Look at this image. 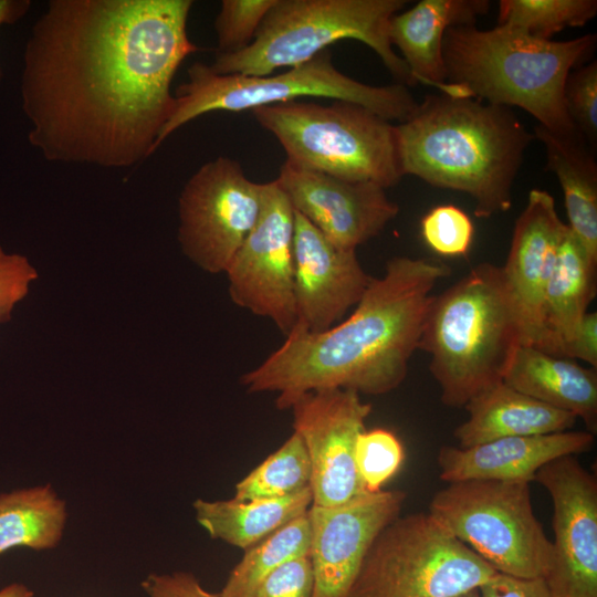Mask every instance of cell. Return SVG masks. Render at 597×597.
<instances>
[{
	"mask_svg": "<svg viewBox=\"0 0 597 597\" xmlns=\"http://www.w3.org/2000/svg\"><path fill=\"white\" fill-rule=\"evenodd\" d=\"M191 0H50L21 74L28 139L54 163L135 167L155 153L175 105L171 84L199 51Z\"/></svg>",
	"mask_w": 597,
	"mask_h": 597,
	"instance_id": "6da1fadb",
	"label": "cell"
},
{
	"mask_svg": "<svg viewBox=\"0 0 597 597\" xmlns=\"http://www.w3.org/2000/svg\"><path fill=\"white\" fill-rule=\"evenodd\" d=\"M450 272L431 259H390L349 317L321 333L294 326L241 384L249 392L273 391L277 398L333 388L373 396L396 389L418 349L431 291Z\"/></svg>",
	"mask_w": 597,
	"mask_h": 597,
	"instance_id": "7a4b0ae2",
	"label": "cell"
},
{
	"mask_svg": "<svg viewBox=\"0 0 597 597\" xmlns=\"http://www.w3.org/2000/svg\"><path fill=\"white\" fill-rule=\"evenodd\" d=\"M404 175L469 195L474 214L512 206V188L534 135L510 107L429 94L396 125Z\"/></svg>",
	"mask_w": 597,
	"mask_h": 597,
	"instance_id": "3957f363",
	"label": "cell"
},
{
	"mask_svg": "<svg viewBox=\"0 0 597 597\" xmlns=\"http://www.w3.org/2000/svg\"><path fill=\"white\" fill-rule=\"evenodd\" d=\"M595 46V34L554 41L504 25L489 30L463 25L446 32L442 57L447 82L469 97L522 108L551 132L572 135L578 132L566 113L565 82Z\"/></svg>",
	"mask_w": 597,
	"mask_h": 597,
	"instance_id": "277c9868",
	"label": "cell"
},
{
	"mask_svg": "<svg viewBox=\"0 0 597 597\" xmlns=\"http://www.w3.org/2000/svg\"><path fill=\"white\" fill-rule=\"evenodd\" d=\"M522 324L502 266L483 262L432 297L418 349L443 405L464 407L503 376L519 346Z\"/></svg>",
	"mask_w": 597,
	"mask_h": 597,
	"instance_id": "5b68a950",
	"label": "cell"
},
{
	"mask_svg": "<svg viewBox=\"0 0 597 597\" xmlns=\"http://www.w3.org/2000/svg\"><path fill=\"white\" fill-rule=\"evenodd\" d=\"M406 0H277L252 43L239 52L217 54L216 74L263 76L280 67L311 61L331 44L356 40L369 46L406 86L416 82L390 42L391 18Z\"/></svg>",
	"mask_w": 597,
	"mask_h": 597,
	"instance_id": "8992f818",
	"label": "cell"
},
{
	"mask_svg": "<svg viewBox=\"0 0 597 597\" xmlns=\"http://www.w3.org/2000/svg\"><path fill=\"white\" fill-rule=\"evenodd\" d=\"M251 113L274 135L286 161L294 166L385 189L405 176L396 125L364 106L303 98Z\"/></svg>",
	"mask_w": 597,
	"mask_h": 597,
	"instance_id": "52a82bcc",
	"label": "cell"
},
{
	"mask_svg": "<svg viewBox=\"0 0 597 597\" xmlns=\"http://www.w3.org/2000/svg\"><path fill=\"white\" fill-rule=\"evenodd\" d=\"M187 73V82L174 94V109L156 149L179 127L210 112L253 111L294 100L327 98L354 103L389 122L404 123L419 104L404 84L369 85L342 73L329 50L276 75H221L201 62L193 63Z\"/></svg>",
	"mask_w": 597,
	"mask_h": 597,
	"instance_id": "ba28073f",
	"label": "cell"
},
{
	"mask_svg": "<svg viewBox=\"0 0 597 597\" xmlns=\"http://www.w3.org/2000/svg\"><path fill=\"white\" fill-rule=\"evenodd\" d=\"M498 572L429 512L397 516L370 544L348 597H454Z\"/></svg>",
	"mask_w": 597,
	"mask_h": 597,
	"instance_id": "9c48e42d",
	"label": "cell"
},
{
	"mask_svg": "<svg viewBox=\"0 0 597 597\" xmlns=\"http://www.w3.org/2000/svg\"><path fill=\"white\" fill-rule=\"evenodd\" d=\"M530 482L469 480L448 483L429 513L498 573L544 578L552 542L533 510Z\"/></svg>",
	"mask_w": 597,
	"mask_h": 597,
	"instance_id": "30bf717a",
	"label": "cell"
},
{
	"mask_svg": "<svg viewBox=\"0 0 597 597\" xmlns=\"http://www.w3.org/2000/svg\"><path fill=\"white\" fill-rule=\"evenodd\" d=\"M262 192L263 184L249 179L231 158L203 164L179 197L184 254L206 272H226L258 221Z\"/></svg>",
	"mask_w": 597,
	"mask_h": 597,
	"instance_id": "8fae6325",
	"label": "cell"
},
{
	"mask_svg": "<svg viewBox=\"0 0 597 597\" xmlns=\"http://www.w3.org/2000/svg\"><path fill=\"white\" fill-rule=\"evenodd\" d=\"M279 409H291L293 429L302 438L311 462L313 503L337 506L367 493L355 463L358 436L371 405L350 389H320L276 398Z\"/></svg>",
	"mask_w": 597,
	"mask_h": 597,
	"instance_id": "7c38bea8",
	"label": "cell"
},
{
	"mask_svg": "<svg viewBox=\"0 0 597 597\" xmlns=\"http://www.w3.org/2000/svg\"><path fill=\"white\" fill-rule=\"evenodd\" d=\"M293 237L291 202L276 180L264 182L258 221L226 270L233 303L285 336L296 322Z\"/></svg>",
	"mask_w": 597,
	"mask_h": 597,
	"instance_id": "4fadbf2b",
	"label": "cell"
},
{
	"mask_svg": "<svg viewBox=\"0 0 597 597\" xmlns=\"http://www.w3.org/2000/svg\"><path fill=\"white\" fill-rule=\"evenodd\" d=\"M553 502L552 561L544 582L551 597H597V480L575 455L535 474Z\"/></svg>",
	"mask_w": 597,
	"mask_h": 597,
	"instance_id": "5bb4252c",
	"label": "cell"
},
{
	"mask_svg": "<svg viewBox=\"0 0 597 597\" xmlns=\"http://www.w3.org/2000/svg\"><path fill=\"white\" fill-rule=\"evenodd\" d=\"M406 496L400 490H380L343 505H311L313 597H348L370 544L399 516Z\"/></svg>",
	"mask_w": 597,
	"mask_h": 597,
	"instance_id": "9a60e30c",
	"label": "cell"
},
{
	"mask_svg": "<svg viewBox=\"0 0 597 597\" xmlns=\"http://www.w3.org/2000/svg\"><path fill=\"white\" fill-rule=\"evenodd\" d=\"M294 211L337 247L356 250L378 235L398 214L386 189L339 179L285 161L275 179Z\"/></svg>",
	"mask_w": 597,
	"mask_h": 597,
	"instance_id": "2e32d148",
	"label": "cell"
},
{
	"mask_svg": "<svg viewBox=\"0 0 597 597\" xmlns=\"http://www.w3.org/2000/svg\"><path fill=\"white\" fill-rule=\"evenodd\" d=\"M294 326L321 333L358 303L371 276L356 250L331 242L306 218L294 211Z\"/></svg>",
	"mask_w": 597,
	"mask_h": 597,
	"instance_id": "e0dca14e",
	"label": "cell"
},
{
	"mask_svg": "<svg viewBox=\"0 0 597 597\" xmlns=\"http://www.w3.org/2000/svg\"><path fill=\"white\" fill-rule=\"evenodd\" d=\"M567 228L555 207L554 197L532 189L519 216L502 271L516 304L523 345L540 348L543 338V303L558 248Z\"/></svg>",
	"mask_w": 597,
	"mask_h": 597,
	"instance_id": "ac0fdd59",
	"label": "cell"
},
{
	"mask_svg": "<svg viewBox=\"0 0 597 597\" xmlns=\"http://www.w3.org/2000/svg\"><path fill=\"white\" fill-rule=\"evenodd\" d=\"M595 437L589 431H562L540 436L509 437L472 447L443 446L438 453L440 479L447 483L534 481L548 462L589 451Z\"/></svg>",
	"mask_w": 597,
	"mask_h": 597,
	"instance_id": "d6986e66",
	"label": "cell"
},
{
	"mask_svg": "<svg viewBox=\"0 0 597 597\" xmlns=\"http://www.w3.org/2000/svg\"><path fill=\"white\" fill-rule=\"evenodd\" d=\"M490 7L488 0H421L391 18L390 42L398 48L416 84L452 97H469L463 88L447 82L442 42L450 28L475 25Z\"/></svg>",
	"mask_w": 597,
	"mask_h": 597,
	"instance_id": "ffe728a7",
	"label": "cell"
},
{
	"mask_svg": "<svg viewBox=\"0 0 597 597\" xmlns=\"http://www.w3.org/2000/svg\"><path fill=\"white\" fill-rule=\"evenodd\" d=\"M463 408L469 417L453 432L462 448L501 438L567 431L577 421L573 413L532 398L504 381L481 391Z\"/></svg>",
	"mask_w": 597,
	"mask_h": 597,
	"instance_id": "44dd1931",
	"label": "cell"
},
{
	"mask_svg": "<svg viewBox=\"0 0 597 597\" xmlns=\"http://www.w3.org/2000/svg\"><path fill=\"white\" fill-rule=\"evenodd\" d=\"M503 381L554 408L580 418L587 431H597V374L569 358L533 346L516 349Z\"/></svg>",
	"mask_w": 597,
	"mask_h": 597,
	"instance_id": "7402d4cb",
	"label": "cell"
},
{
	"mask_svg": "<svg viewBox=\"0 0 597 597\" xmlns=\"http://www.w3.org/2000/svg\"><path fill=\"white\" fill-rule=\"evenodd\" d=\"M595 261L567 226L543 303V338L538 349L563 357V349L596 295Z\"/></svg>",
	"mask_w": 597,
	"mask_h": 597,
	"instance_id": "603a6c76",
	"label": "cell"
},
{
	"mask_svg": "<svg viewBox=\"0 0 597 597\" xmlns=\"http://www.w3.org/2000/svg\"><path fill=\"white\" fill-rule=\"evenodd\" d=\"M533 135L544 145L546 168L562 187L567 226L597 261V164L593 153L579 133L556 134L537 124Z\"/></svg>",
	"mask_w": 597,
	"mask_h": 597,
	"instance_id": "cb8c5ba5",
	"label": "cell"
},
{
	"mask_svg": "<svg viewBox=\"0 0 597 597\" xmlns=\"http://www.w3.org/2000/svg\"><path fill=\"white\" fill-rule=\"evenodd\" d=\"M313 503L311 486L282 499L192 503L197 523L213 540L249 549L285 524L304 515Z\"/></svg>",
	"mask_w": 597,
	"mask_h": 597,
	"instance_id": "d4e9b609",
	"label": "cell"
},
{
	"mask_svg": "<svg viewBox=\"0 0 597 597\" xmlns=\"http://www.w3.org/2000/svg\"><path fill=\"white\" fill-rule=\"evenodd\" d=\"M66 502L51 484L0 494V555L9 549L55 548L67 523Z\"/></svg>",
	"mask_w": 597,
	"mask_h": 597,
	"instance_id": "484cf974",
	"label": "cell"
},
{
	"mask_svg": "<svg viewBox=\"0 0 597 597\" xmlns=\"http://www.w3.org/2000/svg\"><path fill=\"white\" fill-rule=\"evenodd\" d=\"M310 553L307 512L244 551L220 597H254L260 584L286 562Z\"/></svg>",
	"mask_w": 597,
	"mask_h": 597,
	"instance_id": "4316f807",
	"label": "cell"
},
{
	"mask_svg": "<svg viewBox=\"0 0 597 597\" xmlns=\"http://www.w3.org/2000/svg\"><path fill=\"white\" fill-rule=\"evenodd\" d=\"M312 469L305 444L298 433L290 438L234 488V500H274L293 495L311 486Z\"/></svg>",
	"mask_w": 597,
	"mask_h": 597,
	"instance_id": "83f0119b",
	"label": "cell"
},
{
	"mask_svg": "<svg viewBox=\"0 0 597 597\" xmlns=\"http://www.w3.org/2000/svg\"><path fill=\"white\" fill-rule=\"evenodd\" d=\"M596 14V0H501L498 25L552 40L566 28L584 27Z\"/></svg>",
	"mask_w": 597,
	"mask_h": 597,
	"instance_id": "f1b7e54d",
	"label": "cell"
},
{
	"mask_svg": "<svg viewBox=\"0 0 597 597\" xmlns=\"http://www.w3.org/2000/svg\"><path fill=\"white\" fill-rule=\"evenodd\" d=\"M405 451L400 440L387 429L364 430L357 438L355 463L368 492H378L400 469Z\"/></svg>",
	"mask_w": 597,
	"mask_h": 597,
	"instance_id": "f546056e",
	"label": "cell"
},
{
	"mask_svg": "<svg viewBox=\"0 0 597 597\" xmlns=\"http://www.w3.org/2000/svg\"><path fill=\"white\" fill-rule=\"evenodd\" d=\"M277 0H223L214 20L218 54L239 52L254 40Z\"/></svg>",
	"mask_w": 597,
	"mask_h": 597,
	"instance_id": "4dcf8cb0",
	"label": "cell"
},
{
	"mask_svg": "<svg viewBox=\"0 0 597 597\" xmlns=\"http://www.w3.org/2000/svg\"><path fill=\"white\" fill-rule=\"evenodd\" d=\"M421 234L426 244L437 254L459 256L469 251L474 228L471 218L461 208L442 205L431 209L421 219Z\"/></svg>",
	"mask_w": 597,
	"mask_h": 597,
	"instance_id": "1f68e13d",
	"label": "cell"
},
{
	"mask_svg": "<svg viewBox=\"0 0 597 597\" xmlns=\"http://www.w3.org/2000/svg\"><path fill=\"white\" fill-rule=\"evenodd\" d=\"M566 113L576 130L588 140L597 138V63L583 64L567 75L564 86Z\"/></svg>",
	"mask_w": 597,
	"mask_h": 597,
	"instance_id": "d6a6232c",
	"label": "cell"
},
{
	"mask_svg": "<svg viewBox=\"0 0 597 597\" xmlns=\"http://www.w3.org/2000/svg\"><path fill=\"white\" fill-rule=\"evenodd\" d=\"M314 575L310 556L293 558L259 586L254 597H313Z\"/></svg>",
	"mask_w": 597,
	"mask_h": 597,
	"instance_id": "836d02e7",
	"label": "cell"
},
{
	"mask_svg": "<svg viewBox=\"0 0 597 597\" xmlns=\"http://www.w3.org/2000/svg\"><path fill=\"white\" fill-rule=\"evenodd\" d=\"M36 277V270L25 256L8 254L0 247V323L10 320L13 306L27 295Z\"/></svg>",
	"mask_w": 597,
	"mask_h": 597,
	"instance_id": "e575fe53",
	"label": "cell"
},
{
	"mask_svg": "<svg viewBox=\"0 0 597 597\" xmlns=\"http://www.w3.org/2000/svg\"><path fill=\"white\" fill-rule=\"evenodd\" d=\"M140 585L148 597H220L205 589L195 575L187 572L150 574Z\"/></svg>",
	"mask_w": 597,
	"mask_h": 597,
	"instance_id": "d590c367",
	"label": "cell"
},
{
	"mask_svg": "<svg viewBox=\"0 0 597 597\" xmlns=\"http://www.w3.org/2000/svg\"><path fill=\"white\" fill-rule=\"evenodd\" d=\"M481 597H551L543 578H519L496 573L479 588Z\"/></svg>",
	"mask_w": 597,
	"mask_h": 597,
	"instance_id": "8d00e7d4",
	"label": "cell"
},
{
	"mask_svg": "<svg viewBox=\"0 0 597 597\" xmlns=\"http://www.w3.org/2000/svg\"><path fill=\"white\" fill-rule=\"evenodd\" d=\"M563 357L582 359L597 367V314L587 312L563 349Z\"/></svg>",
	"mask_w": 597,
	"mask_h": 597,
	"instance_id": "74e56055",
	"label": "cell"
},
{
	"mask_svg": "<svg viewBox=\"0 0 597 597\" xmlns=\"http://www.w3.org/2000/svg\"><path fill=\"white\" fill-rule=\"evenodd\" d=\"M29 0H0V27L21 19L30 9ZM2 75L0 67V77Z\"/></svg>",
	"mask_w": 597,
	"mask_h": 597,
	"instance_id": "f35d334b",
	"label": "cell"
},
{
	"mask_svg": "<svg viewBox=\"0 0 597 597\" xmlns=\"http://www.w3.org/2000/svg\"><path fill=\"white\" fill-rule=\"evenodd\" d=\"M33 591L21 583H12L0 589V597H33Z\"/></svg>",
	"mask_w": 597,
	"mask_h": 597,
	"instance_id": "ab89813d",
	"label": "cell"
},
{
	"mask_svg": "<svg viewBox=\"0 0 597 597\" xmlns=\"http://www.w3.org/2000/svg\"><path fill=\"white\" fill-rule=\"evenodd\" d=\"M454 597H481V596H480L479 589H473V590L460 594V595L454 596Z\"/></svg>",
	"mask_w": 597,
	"mask_h": 597,
	"instance_id": "60d3db41",
	"label": "cell"
}]
</instances>
